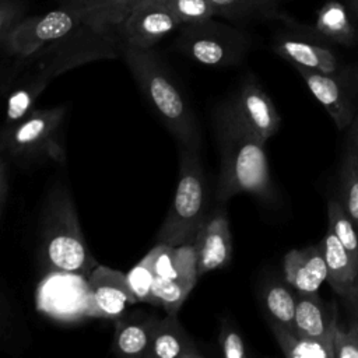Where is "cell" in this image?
<instances>
[{
	"instance_id": "ac0fdd59",
	"label": "cell",
	"mask_w": 358,
	"mask_h": 358,
	"mask_svg": "<svg viewBox=\"0 0 358 358\" xmlns=\"http://www.w3.org/2000/svg\"><path fill=\"white\" fill-rule=\"evenodd\" d=\"M274 52L292 66L312 69L323 73H338L340 62L326 46L292 35H281L275 39Z\"/></svg>"
},
{
	"instance_id": "7a4b0ae2",
	"label": "cell",
	"mask_w": 358,
	"mask_h": 358,
	"mask_svg": "<svg viewBox=\"0 0 358 358\" xmlns=\"http://www.w3.org/2000/svg\"><path fill=\"white\" fill-rule=\"evenodd\" d=\"M124 62L150 106L179 147L200 145L197 117L169 67L152 49L123 46Z\"/></svg>"
},
{
	"instance_id": "f546056e",
	"label": "cell",
	"mask_w": 358,
	"mask_h": 358,
	"mask_svg": "<svg viewBox=\"0 0 358 358\" xmlns=\"http://www.w3.org/2000/svg\"><path fill=\"white\" fill-rule=\"evenodd\" d=\"M218 345L222 357L225 358H248L249 350L248 345L235 326V323L224 317L220 323V331H218Z\"/></svg>"
},
{
	"instance_id": "9a60e30c",
	"label": "cell",
	"mask_w": 358,
	"mask_h": 358,
	"mask_svg": "<svg viewBox=\"0 0 358 358\" xmlns=\"http://www.w3.org/2000/svg\"><path fill=\"white\" fill-rule=\"evenodd\" d=\"M159 316L144 310L124 312L115 319L110 351L123 357H145Z\"/></svg>"
},
{
	"instance_id": "2e32d148",
	"label": "cell",
	"mask_w": 358,
	"mask_h": 358,
	"mask_svg": "<svg viewBox=\"0 0 358 358\" xmlns=\"http://www.w3.org/2000/svg\"><path fill=\"white\" fill-rule=\"evenodd\" d=\"M320 243L327 266V282L336 294L358 308V264L329 228Z\"/></svg>"
},
{
	"instance_id": "83f0119b",
	"label": "cell",
	"mask_w": 358,
	"mask_h": 358,
	"mask_svg": "<svg viewBox=\"0 0 358 358\" xmlns=\"http://www.w3.org/2000/svg\"><path fill=\"white\" fill-rule=\"evenodd\" d=\"M126 278L136 301L152 305L151 291H152L155 274L152 271L148 253L137 264H134L130 268V271L126 274Z\"/></svg>"
},
{
	"instance_id": "8992f818",
	"label": "cell",
	"mask_w": 358,
	"mask_h": 358,
	"mask_svg": "<svg viewBox=\"0 0 358 358\" xmlns=\"http://www.w3.org/2000/svg\"><path fill=\"white\" fill-rule=\"evenodd\" d=\"M64 116L63 105L34 109L15 124L0 129V151L21 158H50L62 162L64 148L60 138Z\"/></svg>"
},
{
	"instance_id": "f35d334b",
	"label": "cell",
	"mask_w": 358,
	"mask_h": 358,
	"mask_svg": "<svg viewBox=\"0 0 358 358\" xmlns=\"http://www.w3.org/2000/svg\"><path fill=\"white\" fill-rule=\"evenodd\" d=\"M138 1H140V0H138Z\"/></svg>"
},
{
	"instance_id": "9c48e42d",
	"label": "cell",
	"mask_w": 358,
	"mask_h": 358,
	"mask_svg": "<svg viewBox=\"0 0 358 358\" xmlns=\"http://www.w3.org/2000/svg\"><path fill=\"white\" fill-rule=\"evenodd\" d=\"M180 27L162 0H140L116 29L122 46L152 49L155 43Z\"/></svg>"
},
{
	"instance_id": "d4e9b609",
	"label": "cell",
	"mask_w": 358,
	"mask_h": 358,
	"mask_svg": "<svg viewBox=\"0 0 358 358\" xmlns=\"http://www.w3.org/2000/svg\"><path fill=\"white\" fill-rule=\"evenodd\" d=\"M338 178V200L358 229V164L348 150L344 152Z\"/></svg>"
},
{
	"instance_id": "603a6c76",
	"label": "cell",
	"mask_w": 358,
	"mask_h": 358,
	"mask_svg": "<svg viewBox=\"0 0 358 358\" xmlns=\"http://www.w3.org/2000/svg\"><path fill=\"white\" fill-rule=\"evenodd\" d=\"M313 32L330 42L350 46L355 41V29L345 6L337 0L324 3L317 11Z\"/></svg>"
},
{
	"instance_id": "44dd1931",
	"label": "cell",
	"mask_w": 358,
	"mask_h": 358,
	"mask_svg": "<svg viewBox=\"0 0 358 358\" xmlns=\"http://www.w3.org/2000/svg\"><path fill=\"white\" fill-rule=\"evenodd\" d=\"M268 327L287 358H334L333 337H309L271 320Z\"/></svg>"
},
{
	"instance_id": "3957f363",
	"label": "cell",
	"mask_w": 358,
	"mask_h": 358,
	"mask_svg": "<svg viewBox=\"0 0 358 358\" xmlns=\"http://www.w3.org/2000/svg\"><path fill=\"white\" fill-rule=\"evenodd\" d=\"M39 260L46 271H66L88 278L98 266L90 253L69 190L59 186L49 194L39 229Z\"/></svg>"
},
{
	"instance_id": "7402d4cb",
	"label": "cell",
	"mask_w": 358,
	"mask_h": 358,
	"mask_svg": "<svg viewBox=\"0 0 358 358\" xmlns=\"http://www.w3.org/2000/svg\"><path fill=\"white\" fill-rule=\"evenodd\" d=\"M296 294L285 280L267 278L260 287V302L268 320L294 329Z\"/></svg>"
},
{
	"instance_id": "8d00e7d4",
	"label": "cell",
	"mask_w": 358,
	"mask_h": 358,
	"mask_svg": "<svg viewBox=\"0 0 358 358\" xmlns=\"http://www.w3.org/2000/svg\"><path fill=\"white\" fill-rule=\"evenodd\" d=\"M8 326V310L6 306V302L0 294V336L6 333Z\"/></svg>"
},
{
	"instance_id": "1f68e13d",
	"label": "cell",
	"mask_w": 358,
	"mask_h": 358,
	"mask_svg": "<svg viewBox=\"0 0 358 358\" xmlns=\"http://www.w3.org/2000/svg\"><path fill=\"white\" fill-rule=\"evenodd\" d=\"M220 17L229 20H246L260 15L255 0H210Z\"/></svg>"
},
{
	"instance_id": "ba28073f",
	"label": "cell",
	"mask_w": 358,
	"mask_h": 358,
	"mask_svg": "<svg viewBox=\"0 0 358 358\" xmlns=\"http://www.w3.org/2000/svg\"><path fill=\"white\" fill-rule=\"evenodd\" d=\"M81 24L85 22L74 10L62 6V8L18 21L6 35L3 43L10 55L18 59L25 57L42 46L66 36Z\"/></svg>"
},
{
	"instance_id": "6da1fadb",
	"label": "cell",
	"mask_w": 358,
	"mask_h": 358,
	"mask_svg": "<svg viewBox=\"0 0 358 358\" xmlns=\"http://www.w3.org/2000/svg\"><path fill=\"white\" fill-rule=\"evenodd\" d=\"M214 131L220 152L215 199L225 204L238 194H250L271 204L277 190L271 178L266 144L241 117L231 98L214 110Z\"/></svg>"
},
{
	"instance_id": "5bb4252c",
	"label": "cell",
	"mask_w": 358,
	"mask_h": 358,
	"mask_svg": "<svg viewBox=\"0 0 358 358\" xmlns=\"http://www.w3.org/2000/svg\"><path fill=\"white\" fill-rule=\"evenodd\" d=\"M282 268L284 280L298 294H317L322 284L327 281V266L322 243L291 249L284 256Z\"/></svg>"
},
{
	"instance_id": "f1b7e54d",
	"label": "cell",
	"mask_w": 358,
	"mask_h": 358,
	"mask_svg": "<svg viewBox=\"0 0 358 358\" xmlns=\"http://www.w3.org/2000/svg\"><path fill=\"white\" fill-rule=\"evenodd\" d=\"M148 256H150L151 267L155 277L180 281L178 257H176V246H171L166 243H157L148 252Z\"/></svg>"
},
{
	"instance_id": "484cf974",
	"label": "cell",
	"mask_w": 358,
	"mask_h": 358,
	"mask_svg": "<svg viewBox=\"0 0 358 358\" xmlns=\"http://www.w3.org/2000/svg\"><path fill=\"white\" fill-rule=\"evenodd\" d=\"M192 289L178 280L155 277L152 285V305L162 308L166 313H176L185 303Z\"/></svg>"
},
{
	"instance_id": "cb8c5ba5",
	"label": "cell",
	"mask_w": 358,
	"mask_h": 358,
	"mask_svg": "<svg viewBox=\"0 0 358 358\" xmlns=\"http://www.w3.org/2000/svg\"><path fill=\"white\" fill-rule=\"evenodd\" d=\"M327 228L358 264V229L347 215L338 197L330 199L327 203Z\"/></svg>"
},
{
	"instance_id": "e0dca14e",
	"label": "cell",
	"mask_w": 358,
	"mask_h": 358,
	"mask_svg": "<svg viewBox=\"0 0 358 358\" xmlns=\"http://www.w3.org/2000/svg\"><path fill=\"white\" fill-rule=\"evenodd\" d=\"M203 358L204 354L187 330L180 324L176 313L159 317L151 337L147 358Z\"/></svg>"
},
{
	"instance_id": "277c9868",
	"label": "cell",
	"mask_w": 358,
	"mask_h": 358,
	"mask_svg": "<svg viewBox=\"0 0 358 358\" xmlns=\"http://www.w3.org/2000/svg\"><path fill=\"white\" fill-rule=\"evenodd\" d=\"M207 179L199 148L179 147V180L172 204L157 232V243L171 246L193 239L207 218Z\"/></svg>"
},
{
	"instance_id": "30bf717a",
	"label": "cell",
	"mask_w": 358,
	"mask_h": 358,
	"mask_svg": "<svg viewBox=\"0 0 358 358\" xmlns=\"http://www.w3.org/2000/svg\"><path fill=\"white\" fill-rule=\"evenodd\" d=\"M243 122L267 143L281 127V116L270 95L259 80L249 74L241 81L238 91L229 96Z\"/></svg>"
},
{
	"instance_id": "7c38bea8",
	"label": "cell",
	"mask_w": 358,
	"mask_h": 358,
	"mask_svg": "<svg viewBox=\"0 0 358 358\" xmlns=\"http://www.w3.org/2000/svg\"><path fill=\"white\" fill-rule=\"evenodd\" d=\"M96 317L116 319L136 298L127 284L126 274L108 266L98 264L87 278Z\"/></svg>"
},
{
	"instance_id": "4fadbf2b",
	"label": "cell",
	"mask_w": 358,
	"mask_h": 358,
	"mask_svg": "<svg viewBox=\"0 0 358 358\" xmlns=\"http://www.w3.org/2000/svg\"><path fill=\"white\" fill-rule=\"evenodd\" d=\"M305 81L310 94L320 102L338 130L348 129L354 120V108L351 98L344 90L338 73H323L312 69L294 66Z\"/></svg>"
},
{
	"instance_id": "836d02e7",
	"label": "cell",
	"mask_w": 358,
	"mask_h": 358,
	"mask_svg": "<svg viewBox=\"0 0 358 358\" xmlns=\"http://www.w3.org/2000/svg\"><path fill=\"white\" fill-rule=\"evenodd\" d=\"M345 150H348L352 154V157L355 158V161L358 164V115L354 117V120L348 126Z\"/></svg>"
},
{
	"instance_id": "4dcf8cb0",
	"label": "cell",
	"mask_w": 358,
	"mask_h": 358,
	"mask_svg": "<svg viewBox=\"0 0 358 358\" xmlns=\"http://www.w3.org/2000/svg\"><path fill=\"white\" fill-rule=\"evenodd\" d=\"M333 352L334 358H358V319L351 322L347 330L338 323L333 330Z\"/></svg>"
},
{
	"instance_id": "5b68a950",
	"label": "cell",
	"mask_w": 358,
	"mask_h": 358,
	"mask_svg": "<svg viewBox=\"0 0 358 358\" xmlns=\"http://www.w3.org/2000/svg\"><path fill=\"white\" fill-rule=\"evenodd\" d=\"M178 49L190 60L208 67L239 64L249 48V36L214 18L179 27Z\"/></svg>"
},
{
	"instance_id": "ffe728a7",
	"label": "cell",
	"mask_w": 358,
	"mask_h": 358,
	"mask_svg": "<svg viewBox=\"0 0 358 358\" xmlns=\"http://www.w3.org/2000/svg\"><path fill=\"white\" fill-rule=\"evenodd\" d=\"M337 324V309L327 306L317 294L301 295L296 299L294 330L315 338L333 337Z\"/></svg>"
},
{
	"instance_id": "74e56055",
	"label": "cell",
	"mask_w": 358,
	"mask_h": 358,
	"mask_svg": "<svg viewBox=\"0 0 358 358\" xmlns=\"http://www.w3.org/2000/svg\"><path fill=\"white\" fill-rule=\"evenodd\" d=\"M350 8L352 10V13L358 17V0H350Z\"/></svg>"
},
{
	"instance_id": "d590c367",
	"label": "cell",
	"mask_w": 358,
	"mask_h": 358,
	"mask_svg": "<svg viewBox=\"0 0 358 358\" xmlns=\"http://www.w3.org/2000/svg\"><path fill=\"white\" fill-rule=\"evenodd\" d=\"M278 1H280V0H255L260 15L264 14V15H268V17H271V15L274 14V6H275Z\"/></svg>"
},
{
	"instance_id": "d6986e66",
	"label": "cell",
	"mask_w": 358,
	"mask_h": 358,
	"mask_svg": "<svg viewBox=\"0 0 358 358\" xmlns=\"http://www.w3.org/2000/svg\"><path fill=\"white\" fill-rule=\"evenodd\" d=\"M60 3L74 10L87 25L116 35L117 27L138 0H60Z\"/></svg>"
},
{
	"instance_id": "e575fe53",
	"label": "cell",
	"mask_w": 358,
	"mask_h": 358,
	"mask_svg": "<svg viewBox=\"0 0 358 358\" xmlns=\"http://www.w3.org/2000/svg\"><path fill=\"white\" fill-rule=\"evenodd\" d=\"M7 169L6 165L3 162V159L0 158V217L6 204V197H7Z\"/></svg>"
},
{
	"instance_id": "d6a6232c",
	"label": "cell",
	"mask_w": 358,
	"mask_h": 358,
	"mask_svg": "<svg viewBox=\"0 0 358 358\" xmlns=\"http://www.w3.org/2000/svg\"><path fill=\"white\" fill-rule=\"evenodd\" d=\"M20 18V6L13 0H0V42L14 28Z\"/></svg>"
},
{
	"instance_id": "4316f807",
	"label": "cell",
	"mask_w": 358,
	"mask_h": 358,
	"mask_svg": "<svg viewBox=\"0 0 358 358\" xmlns=\"http://www.w3.org/2000/svg\"><path fill=\"white\" fill-rule=\"evenodd\" d=\"M178 18L180 25L206 21L217 17V10L210 0H162Z\"/></svg>"
},
{
	"instance_id": "52a82bcc",
	"label": "cell",
	"mask_w": 358,
	"mask_h": 358,
	"mask_svg": "<svg viewBox=\"0 0 358 358\" xmlns=\"http://www.w3.org/2000/svg\"><path fill=\"white\" fill-rule=\"evenodd\" d=\"M38 309L62 323L96 317L87 277L66 271H48L36 288Z\"/></svg>"
},
{
	"instance_id": "8fae6325",
	"label": "cell",
	"mask_w": 358,
	"mask_h": 358,
	"mask_svg": "<svg viewBox=\"0 0 358 358\" xmlns=\"http://www.w3.org/2000/svg\"><path fill=\"white\" fill-rule=\"evenodd\" d=\"M194 248L200 277L229 264L232 259V235L224 208L207 215L196 234Z\"/></svg>"
}]
</instances>
